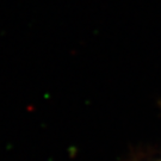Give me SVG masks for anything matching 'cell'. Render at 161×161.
I'll use <instances>...</instances> for the list:
<instances>
[{
    "instance_id": "1",
    "label": "cell",
    "mask_w": 161,
    "mask_h": 161,
    "mask_svg": "<svg viewBox=\"0 0 161 161\" xmlns=\"http://www.w3.org/2000/svg\"><path fill=\"white\" fill-rule=\"evenodd\" d=\"M158 161H161V160H158Z\"/></svg>"
}]
</instances>
